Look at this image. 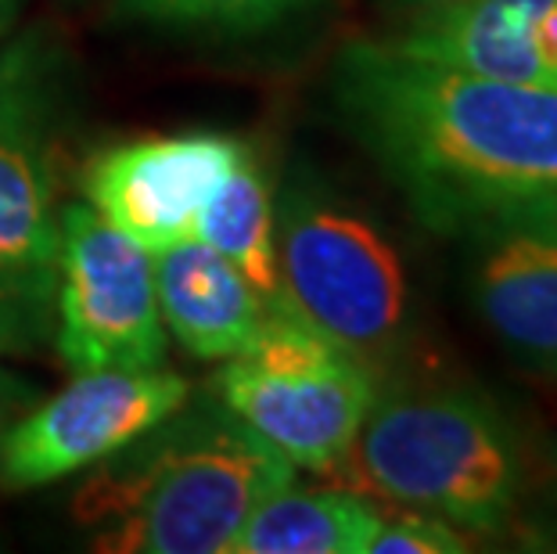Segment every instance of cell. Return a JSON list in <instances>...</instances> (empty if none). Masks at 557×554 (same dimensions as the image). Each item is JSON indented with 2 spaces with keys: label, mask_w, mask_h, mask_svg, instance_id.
<instances>
[{
  "label": "cell",
  "mask_w": 557,
  "mask_h": 554,
  "mask_svg": "<svg viewBox=\"0 0 557 554\" xmlns=\"http://www.w3.org/2000/svg\"><path fill=\"white\" fill-rule=\"evenodd\" d=\"M335 104L424 227L485 234L557 213V87L357 40L338 54Z\"/></svg>",
  "instance_id": "1"
},
{
  "label": "cell",
  "mask_w": 557,
  "mask_h": 554,
  "mask_svg": "<svg viewBox=\"0 0 557 554\" xmlns=\"http://www.w3.org/2000/svg\"><path fill=\"white\" fill-rule=\"evenodd\" d=\"M76 493V518L115 554H234L263 501L295 465L216 396L191 399L104 457Z\"/></svg>",
  "instance_id": "2"
},
{
  "label": "cell",
  "mask_w": 557,
  "mask_h": 554,
  "mask_svg": "<svg viewBox=\"0 0 557 554\" xmlns=\"http://www.w3.org/2000/svg\"><path fill=\"white\" fill-rule=\"evenodd\" d=\"M346 465L385 504L482 537L511 526L525 487L511 426L465 389H403L374 399Z\"/></svg>",
  "instance_id": "3"
},
{
  "label": "cell",
  "mask_w": 557,
  "mask_h": 554,
  "mask_svg": "<svg viewBox=\"0 0 557 554\" xmlns=\"http://www.w3.org/2000/svg\"><path fill=\"white\" fill-rule=\"evenodd\" d=\"M62 94V65L44 33L0 37V357H33L54 338Z\"/></svg>",
  "instance_id": "4"
},
{
  "label": "cell",
  "mask_w": 557,
  "mask_h": 554,
  "mask_svg": "<svg viewBox=\"0 0 557 554\" xmlns=\"http://www.w3.org/2000/svg\"><path fill=\"white\" fill-rule=\"evenodd\" d=\"M212 396L295 468L335 471L371 415L377 382L357 353L274 303L248 346L223 360Z\"/></svg>",
  "instance_id": "5"
},
{
  "label": "cell",
  "mask_w": 557,
  "mask_h": 554,
  "mask_svg": "<svg viewBox=\"0 0 557 554\" xmlns=\"http://www.w3.org/2000/svg\"><path fill=\"white\" fill-rule=\"evenodd\" d=\"M281 303L374 368L407 324V270L396 245L313 184L274 206Z\"/></svg>",
  "instance_id": "6"
},
{
  "label": "cell",
  "mask_w": 557,
  "mask_h": 554,
  "mask_svg": "<svg viewBox=\"0 0 557 554\" xmlns=\"http://www.w3.org/2000/svg\"><path fill=\"white\" fill-rule=\"evenodd\" d=\"M54 346L73 374L162 368L170 346L156 256L90 206L62 209Z\"/></svg>",
  "instance_id": "7"
},
{
  "label": "cell",
  "mask_w": 557,
  "mask_h": 554,
  "mask_svg": "<svg viewBox=\"0 0 557 554\" xmlns=\"http://www.w3.org/2000/svg\"><path fill=\"white\" fill-rule=\"evenodd\" d=\"M187 396L191 385L176 371H79L0 435V487L40 490L101 465L181 410Z\"/></svg>",
  "instance_id": "8"
},
{
  "label": "cell",
  "mask_w": 557,
  "mask_h": 554,
  "mask_svg": "<svg viewBox=\"0 0 557 554\" xmlns=\"http://www.w3.org/2000/svg\"><path fill=\"white\" fill-rule=\"evenodd\" d=\"M245 140L227 134L140 137L101 151L87 167L83 192L90 209L148 253L195 238V220Z\"/></svg>",
  "instance_id": "9"
},
{
  "label": "cell",
  "mask_w": 557,
  "mask_h": 554,
  "mask_svg": "<svg viewBox=\"0 0 557 554\" xmlns=\"http://www.w3.org/2000/svg\"><path fill=\"white\" fill-rule=\"evenodd\" d=\"M471 296L525 371L557 382V213L511 220L479 234Z\"/></svg>",
  "instance_id": "10"
},
{
  "label": "cell",
  "mask_w": 557,
  "mask_h": 554,
  "mask_svg": "<svg viewBox=\"0 0 557 554\" xmlns=\"http://www.w3.org/2000/svg\"><path fill=\"white\" fill-rule=\"evenodd\" d=\"M151 256L159 310L173 338L198 360H231L242 353L270 310L242 270L198 238Z\"/></svg>",
  "instance_id": "11"
},
{
  "label": "cell",
  "mask_w": 557,
  "mask_h": 554,
  "mask_svg": "<svg viewBox=\"0 0 557 554\" xmlns=\"http://www.w3.org/2000/svg\"><path fill=\"white\" fill-rule=\"evenodd\" d=\"M382 518L363 493L284 487L248 518L234 554H367Z\"/></svg>",
  "instance_id": "12"
},
{
  "label": "cell",
  "mask_w": 557,
  "mask_h": 554,
  "mask_svg": "<svg viewBox=\"0 0 557 554\" xmlns=\"http://www.w3.org/2000/svg\"><path fill=\"white\" fill-rule=\"evenodd\" d=\"M195 238L212 245L248 278L270 306L281 303L277 249H274V195L263 162L245 145L231 173L212 187L195 220Z\"/></svg>",
  "instance_id": "13"
},
{
  "label": "cell",
  "mask_w": 557,
  "mask_h": 554,
  "mask_svg": "<svg viewBox=\"0 0 557 554\" xmlns=\"http://www.w3.org/2000/svg\"><path fill=\"white\" fill-rule=\"evenodd\" d=\"M299 0H123V11L162 26H263Z\"/></svg>",
  "instance_id": "14"
},
{
  "label": "cell",
  "mask_w": 557,
  "mask_h": 554,
  "mask_svg": "<svg viewBox=\"0 0 557 554\" xmlns=\"http://www.w3.org/2000/svg\"><path fill=\"white\" fill-rule=\"evenodd\" d=\"M468 547V537L454 522L407 508L382 518V529H377L367 554H460Z\"/></svg>",
  "instance_id": "15"
},
{
  "label": "cell",
  "mask_w": 557,
  "mask_h": 554,
  "mask_svg": "<svg viewBox=\"0 0 557 554\" xmlns=\"http://www.w3.org/2000/svg\"><path fill=\"white\" fill-rule=\"evenodd\" d=\"M532 54L540 62L543 87H557V0H536L529 26Z\"/></svg>",
  "instance_id": "16"
},
{
  "label": "cell",
  "mask_w": 557,
  "mask_h": 554,
  "mask_svg": "<svg viewBox=\"0 0 557 554\" xmlns=\"http://www.w3.org/2000/svg\"><path fill=\"white\" fill-rule=\"evenodd\" d=\"M33 396H37V389H33L26 379H18L15 371L0 368V435L15 426V418L33 404Z\"/></svg>",
  "instance_id": "17"
},
{
  "label": "cell",
  "mask_w": 557,
  "mask_h": 554,
  "mask_svg": "<svg viewBox=\"0 0 557 554\" xmlns=\"http://www.w3.org/2000/svg\"><path fill=\"white\" fill-rule=\"evenodd\" d=\"M18 8H22V0H0V37L11 33V22H15Z\"/></svg>",
  "instance_id": "18"
},
{
  "label": "cell",
  "mask_w": 557,
  "mask_h": 554,
  "mask_svg": "<svg viewBox=\"0 0 557 554\" xmlns=\"http://www.w3.org/2000/svg\"><path fill=\"white\" fill-rule=\"evenodd\" d=\"M399 8L407 11H432V8H449V4H460V0H396Z\"/></svg>",
  "instance_id": "19"
}]
</instances>
